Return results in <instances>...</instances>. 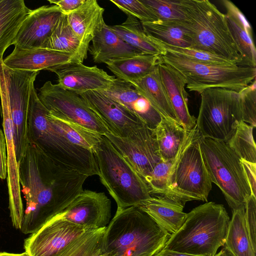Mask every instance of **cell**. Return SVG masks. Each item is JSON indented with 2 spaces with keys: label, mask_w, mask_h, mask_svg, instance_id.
<instances>
[{
  "label": "cell",
  "mask_w": 256,
  "mask_h": 256,
  "mask_svg": "<svg viewBox=\"0 0 256 256\" xmlns=\"http://www.w3.org/2000/svg\"><path fill=\"white\" fill-rule=\"evenodd\" d=\"M18 164L26 202L20 229L24 234L34 233L62 212L83 190L88 177L56 163L30 142Z\"/></svg>",
  "instance_id": "1"
},
{
  "label": "cell",
  "mask_w": 256,
  "mask_h": 256,
  "mask_svg": "<svg viewBox=\"0 0 256 256\" xmlns=\"http://www.w3.org/2000/svg\"><path fill=\"white\" fill-rule=\"evenodd\" d=\"M170 235L138 205L116 211L106 226L104 246L107 256H154Z\"/></svg>",
  "instance_id": "2"
},
{
  "label": "cell",
  "mask_w": 256,
  "mask_h": 256,
  "mask_svg": "<svg viewBox=\"0 0 256 256\" xmlns=\"http://www.w3.org/2000/svg\"><path fill=\"white\" fill-rule=\"evenodd\" d=\"M230 222L223 205L206 202L186 214L182 226L170 236L163 248L198 256H214L225 243Z\"/></svg>",
  "instance_id": "3"
},
{
  "label": "cell",
  "mask_w": 256,
  "mask_h": 256,
  "mask_svg": "<svg viewBox=\"0 0 256 256\" xmlns=\"http://www.w3.org/2000/svg\"><path fill=\"white\" fill-rule=\"evenodd\" d=\"M28 137L29 142L56 163L88 176L98 175L94 153L71 144L56 128L34 86L29 103Z\"/></svg>",
  "instance_id": "4"
},
{
  "label": "cell",
  "mask_w": 256,
  "mask_h": 256,
  "mask_svg": "<svg viewBox=\"0 0 256 256\" xmlns=\"http://www.w3.org/2000/svg\"><path fill=\"white\" fill-rule=\"evenodd\" d=\"M186 20L182 23L192 40L191 48L244 65L225 14L208 0H180Z\"/></svg>",
  "instance_id": "5"
},
{
  "label": "cell",
  "mask_w": 256,
  "mask_h": 256,
  "mask_svg": "<svg viewBox=\"0 0 256 256\" xmlns=\"http://www.w3.org/2000/svg\"><path fill=\"white\" fill-rule=\"evenodd\" d=\"M196 124L187 130L170 171L168 199L183 206L187 202H207L212 182L201 152Z\"/></svg>",
  "instance_id": "6"
},
{
  "label": "cell",
  "mask_w": 256,
  "mask_h": 256,
  "mask_svg": "<svg viewBox=\"0 0 256 256\" xmlns=\"http://www.w3.org/2000/svg\"><path fill=\"white\" fill-rule=\"evenodd\" d=\"M101 183L114 200L116 211L150 198L148 186L127 160L104 134L94 152Z\"/></svg>",
  "instance_id": "7"
},
{
  "label": "cell",
  "mask_w": 256,
  "mask_h": 256,
  "mask_svg": "<svg viewBox=\"0 0 256 256\" xmlns=\"http://www.w3.org/2000/svg\"><path fill=\"white\" fill-rule=\"evenodd\" d=\"M200 145L212 182L221 190L232 210L244 208L252 194L240 158L226 141L201 136Z\"/></svg>",
  "instance_id": "8"
},
{
  "label": "cell",
  "mask_w": 256,
  "mask_h": 256,
  "mask_svg": "<svg viewBox=\"0 0 256 256\" xmlns=\"http://www.w3.org/2000/svg\"><path fill=\"white\" fill-rule=\"evenodd\" d=\"M162 58L163 62L184 78L190 91L200 93L208 88H218L240 92L256 80V68L199 63L165 51Z\"/></svg>",
  "instance_id": "9"
},
{
  "label": "cell",
  "mask_w": 256,
  "mask_h": 256,
  "mask_svg": "<svg viewBox=\"0 0 256 256\" xmlns=\"http://www.w3.org/2000/svg\"><path fill=\"white\" fill-rule=\"evenodd\" d=\"M196 120L202 137L228 142L242 120L239 92L223 88H210L200 93Z\"/></svg>",
  "instance_id": "10"
},
{
  "label": "cell",
  "mask_w": 256,
  "mask_h": 256,
  "mask_svg": "<svg viewBox=\"0 0 256 256\" xmlns=\"http://www.w3.org/2000/svg\"><path fill=\"white\" fill-rule=\"evenodd\" d=\"M0 70L6 83L13 124L18 163L28 144V114L31 92L40 72L11 69L2 62Z\"/></svg>",
  "instance_id": "11"
},
{
  "label": "cell",
  "mask_w": 256,
  "mask_h": 256,
  "mask_svg": "<svg viewBox=\"0 0 256 256\" xmlns=\"http://www.w3.org/2000/svg\"><path fill=\"white\" fill-rule=\"evenodd\" d=\"M38 96L50 114L66 118L101 135L109 132L79 94L47 81L39 89Z\"/></svg>",
  "instance_id": "12"
},
{
  "label": "cell",
  "mask_w": 256,
  "mask_h": 256,
  "mask_svg": "<svg viewBox=\"0 0 256 256\" xmlns=\"http://www.w3.org/2000/svg\"><path fill=\"white\" fill-rule=\"evenodd\" d=\"M104 135L143 179L160 161L154 130L146 124L137 128L126 137L110 132Z\"/></svg>",
  "instance_id": "13"
},
{
  "label": "cell",
  "mask_w": 256,
  "mask_h": 256,
  "mask_svg": "<svg viewBox=\"0 0 256 256\" xmlns=\"http://www.w3.org/2000/svg\"><path fill=\"white\" fill-rule=\"evenodd\" d=\"M0 98L3 132L7 152V182L9 198V210L12 226H20L24 214L19 182L18 164L16 160L14 132L6 83L0 70Z\"/></svg>",
  "instance_id": "14"
},
{
  "label": "cell",
  "mask_w": 256,
  "mask_h": 256,
  "mask_svg": "<svg viewBox=\"0 0 256 256\" xmlns=\"http://www.w3.org/2000/svg\"><path fill=\"white\" fill-rule=\"evenodd\" d=\"M91 230L54 218L25 239L24 248L30 256H55L72 241Z\"/></svg>",
  "instance_id": "15"
},
{
  "label": "cell",
  "mask_w": 256,
  "mask_h": 256,
  "mask_svg": "<svg viewBox=\"0 0 256 256\" xmlns=\"http://www.w3.org/2000/svg\"><path fill=\"white\" fill-rule=\"evenodd\" d=\"M54 218L92 230L104 228L110 222L111 201L104 192L83 190Z\"/></svg>",
  "instance_id": "16"
},
{
  "label": "cell",
  "mask_w": 256,
  "mask_h": 256,
  "mask_svg": "<svg viewBox=\"0 0 256 256\" xmlns=\"http://www.w3.org/2000/svg\"><path fill=\"white\" fill-rule=\"evenodd\" d=\"M112 134L126 137L137 128L146 124L140 118L100 91L79 94Z\"/></svg>",
  "instance_id": "17"
},
{
  "label": "cell",
  "mask_w": 256,
  "mask_h": 256,
  "mask_svg": "<svg viewBox=\"0 0 256 256\" xmlns=\"http://www.w3.org/2000/svg\"><path fill=\"white\" fill-rule=\"evenodd\" d=\"M58 78V84L78 94L87 92L108 89L116 79L96 66H88L80 62H70L50 68Z\"/></svg>",
  "instance_id": "18"
},
{
  "label": "cell",
  "mask_w": 256,
  "mask_h": 256,
  "mask_svg": "<svg viewBox=\"0 0 256 256\" xmlns=\"http://www.w3.org/2000/svg\"><path fill=\"white\" fill-rule=\"evenodd\" d=\"M62 14L55 4L31 10L22 24L12 44L24 50L42 48Z\"/></svg>",
  "instance_id": "19"
},
{
  "label": "cell",
  "mask_w": 256,
  "mask_h": 256,
  "mask_svg": "<svg viewBox=\"0 0 256 256\" xmlns=\"http://www.w3.org/2000/svg\"><path fill=\"white\" fill-rule=\"evenodd\" d=\"M2 62L11 69L34 72L48 70L70 62H80L72 54L44 48L24 50L16 47Z\"/></svg>",
  "instance_id": "20"
},
{
  "label": "cell",
  "mask_w": 256,
  "mask_h": 256,
  "mask_svg": "<svg viewBox=\"0 0 256 256\" xmlns=\"http://www.w3.org/2000/svg\"><path fill=\"white\" fill-rule=\"evenodd\" d=\"M100 92L138 116L152 130L161 120L160 115L148 100L128 82L116 78L108 89Z\"/></svg>",
  "instance_id": "21"
},
{
  "label": "cell",
  "mask_w": 256,
  "mask_h": 256,
  "mask_svg": "<svg viewBox=\"0 0 256 256\" xmlns=\"http://www.w3.org/2000/svg\"><path fill=\"white\" fill-rule=\"evenodd\" d=\"M158 73L178 122L186 130L196 124V118L191 115L188 104L184 78L176 69L163 62L158 66Z\"/></svg>",
  "instance_id": "22"
},
{
  "label": "cell",
  "mask_w": 256,
  "mask_h": 256,
  "mask_svg": "<svg viewBox=\"0 0 256 256\" xmlns=\"http://www.w3.org/2000/svg\"><path fill=\"white\" fill-rule=\"evenodd\" d=\"M92 42L88 50L96 63L105 64L110 60L144 54L125 42L105 22Z\"/></svg>",
  "instance_id": "23"
},
{
  "label": "cell",
  "mask_w": 256,
  "mask_h": 256,
  "mask_svg": "<svg viewBox=\"0 0 256 256\" xmlns=\"http://www.w3.org/2000/svg\"><path fill=\"white\" fill-rule=\"evenodd\" d=\"M222 2L226 10L228 26L242 56L244 65L256 68V48L250 24L234 3L228 0Z\"/></svg>",
  "instance_id": "24"
},
{
  "label": "cell",
  "mask_w": 256,
  "mask_h": 256,
  "mask_svg": "<svg viewBox=\"0 0 256 256\" xmlns=\"http://www.w3.org/2000/svg\"><path fill=\"white\" fill-rule=\"evenodd\" d=\"M138 206L170 236L180 228L186 216L184 206L159 196H151Z\"/></svg>",
  "instance_id": "25"
},
{
  "label": "cell",
  "mask_w": 256,
  "mask_h": 256,
  "mask_svg": "<svg viewBox=\"0 0 256 256\" xmlns=\"http://www.w3.org/2000/svg\"><path fill=\"white\" fill-rule=\"evenodd\" d=\"M104 10L96 0H86L77 9L67 15L72 28L88 48L96 32L105 22Z\"/></svg>",
  "instance_id": "26"
},
{
  "label": "cell",
  "mask_w": 256,
  "mask_h": 256,
  "mask_svg": "<svg viewBox=\"0 0 256 256\" xmlns=\"http://www.w3.org/2000/svg\"><path fill=\"white\" fill-rule=\"evenodd\" d=\"M30 11L23 0H0V64L5 50L13 44L22 24Z\"/></svg>",
  "instance_id": "27"
},
{
  "label": "cell",
  "mask_w": 256,
  "mask_h": 256,
  "mask_svg": "<svg viewBox=\"0 0 256 256\" xmlns=\"http://www.w3.org/2000/svg\"><path fill=\"white\" fill-rule=\"evenodd\" d=\"M162 62L160 54H142L105 64L117 78L131 82L150 74Z\"/></svg>",
  "instance_id": "28"
},
{
  "label": "cell",
  "mask_w": 256,
  "mask_h": 256,
  "mask_svg": "<svg viewBox=\"0 0 256 256\" xmlns=\"http://www.w3.org/2000/svg\"><path fill=\"white\" fill-rule=\"evenodd\" d=\"M128 82L148 100L161 116L178 121L160 79L158 66L144 77Z\"/></svg>",
  "instance_id": "29"
},
{
  "label": "cell",
  "mask_w": 256,
  "mask_h": 256,
  "mask_svg": "<svg viewBox=\"0 0 256 256\" xmlns=\"http://www.w3.org/2000/svg\"><path fill=\"white\" fill-rule=\"evenodd\" d=\"M186 131L178 121L161 116L160 122L154 130L161 161L170 162L174 159Z\"/></svg>",
  "instance_id": "30"
},
{
  "label": "cell",
  "mask_w": 256,
  "mask_h": 256,
  "mask_svg": "<svg viewBox=\"0 0 256 256\" xmlns=\"http://www.w3.org/2000/svg\"><path fill=\"white\" fill-rule=\"evenodd\" d=\"M42 48L73 54L81 63L86 58L88 50L72 28L67 15L63 14Z\"/></svg>",
  "instance_id": "31"
},
{
  "label": "cell",
  "mask_w": 256,
  "mask_h": 256,
  "mask_svg": "<svg viewBox=\"0 0 256 256\" xmlns=\"http://www.w3.org/2000/svg\"><path fill=\"white\" fill-rule=\"evenodd\" d=\"M110 28L125 42L144 54H162L161 47L144 31L141 22L128 16L121 24L109 26Z\"/></svg>",
  "instance_id": "32"
},
{
  "label": "cell",
  "mask_w": 256,
  "mask_h": 256,
  "mask_svg": "<svg viewBox=\"0 0 256 256\" xmlns=\"http://www.w3.org/2000/svg\"><path fill=\"white\" fill-rule=\"evenodd\" d=\"M141 23L144 32L154 40L177 47L192 48V40L182 21Z\"/></svg>",
  "instance_id": "33"
},
{
  "label": "cell",
  "mask_w": 256,
  "mask_h": 256,
  "mask_svg": "<svg viewBox=\"0 0 256 256\" xmlns=\"http://www.w3.org/2000/svg\"><path fill=\"white\" fill-rule=\"evenodd\" d=\"M232 211L224 245L234 256H256L245 220V208Z\"/></svg>",
  "instance_id": "34"
},
{
  "label": "cell",
  "mask_w": 256,
  "mask_h": 256,
  "mask_svg": "<svg viewBox=\"0 0 256 256\" xmlns=\"http://www.w3.org/2000/svg\"><path fill=\"white\" fill-rule=\"evenodd\" d=\"M50 120L71 144L94 152L101 140L102 135L66 118L52 116L48 110Z\"/></svg>",
  "instance_id": "35"
},
{
  "label": "cell",
  "mask_w": 256,
  "mask_h": 256,
  "mask_svg": "<svg viewBox=\"0 0 256 256\" xmlns=\"http://www.w3.org/2000/svg\"><path fill=\"white\" fill-rule=\"evenodd\" d=\"M106 227L88 231L55 256H107L104 240Z\"/></svg>",
  "instance_id": "36"
},
{
  "label": "cell",
  "mask_w": 256,
  "mask_h": 256,
  "mask_svg": "<svg viewBox=\"0 0 256 256\" xmlns=\"http://www.w3.org/2000/svg\"><path fill=\"white\" fill-rule=\"evenodd\" d=\"M254 128L248 124L240 121L227 142L240 159L256 163V146L253 135Z\"/></svg>",
  "instance_id": "37"
},
{
  "label": "cell",
  "mask_w": 256,
  "mask_h": 256,
  "mask_svg": "<svg viewBox=\"0 0 256 256\" xmlns=\"http://www.w3.org/2000/svg\"><path fill=\"white\" fill-rule=\"evenodd\" d=\"M154 40L165 52L181 56L193 62L202 64L221 65L236 64L234 62L209 52L191 48L177 47L164 44L156 40Z\"/></svg>",
  "instance_id": "38"
},
{
  "label": "cell",
  "mask_w": 256,
  "mask_h": 256,
  "mask_svg": "<svg viewBox=\"0 0 256 256\" xmlns=\"http://www.w3.org/2000/svg\"><path fill=\"white\" fill-rule=\"evenodd\" d=\"M172 161L160 160L152 172L144 178L151 196L168 198L170 193L168 176Z\"/></svg>",
  "instance_id": "39"
},
{
  "label": "cell",
  "mask_w": 256,
  "mask_h": 256,
  "mask_svg": "<svg viewBox=\"0 0 256 256\" xmlns=\"http://www.w3.org/2000/svg\"><path fill=\"white\" fill-rule=\"evenodd\" d=\"M158 18L164 22L185 20L180 6V0H140Z\"/></svg>",
  "instance_id": "40"
},
{
  "label": "cell",
  "mask_w": 256,
  "mask_h": 256,
  "mask_svg": "<svg viewBox=\"0 0 256 256\" xmlns=\"http://www.w3.org/2000/svg\"><path fill=\"white\" fill-rule=\"evenodd\" d=\"M256 81L239 92L241 98L242 120L254 128L256 126Z\"/></svg>",
  "instance_id": "41"
},
{
  "label": "cell",
  "mask_w": 256,
  "mask_h": 256,
  "mask_svg": "<svg viewBox=\"0 0 256 256\" xmlns=\"http://www.w3.org/2000/svg\"><path fill=\"white\" fill-rule=\"evenodd\" d=\"M120 10L138 20L140 22H152L158 20L156 16L140 0H110Z\"/></svg>",
  "instance_id": "42"
},
{
  "label": "cell",
  "mask_w": 256,
  "mask_h": 256,
  "mask_svg": "<svg viewBox=\"0 0 256 256\" xmlns=\"http://www.w3.org/2000/svg\"><path fill=\"white\" fill-rule=\"evenodd\" d=\"M245 220L249 236L256 250V197L250 195L245 203Z\"/></svg>",
  "instance_id": "43"
},
{
  "label": "cell",
  "mask_w": 256,
  "mask_h": 256,
  "mask_svg": "<svg viewBox=\"0 0 256 256\" xmlns=\"http://www.w3.org/2000/svg\"><path fill=\"white\" fill-rule=\"evenodd\" d=\"M252 194L256 197V163H252L240 159Z\"/></svg>",
  "instance_id": "44"
},
{
  "label": "cell",
  "mask_w": 256,
  "mask_h": 256,
  "mask_svg": "<svg viewBox=\"0 0 256 256\" xmlns=\"http://www.w3.org/2000/svg\"><path fill=\"white\" fill-rule=\"evenodd\" d=\"M50 4L56 5L62 14L68 15L77 9L86 0H48Z\"/></svg>",
  "instance_id": "45"
},
{
  "label": "cell",
  "mask_w": 256,
  "mask_h": 256,
  "mask_svg": "<svg viewBox=\"0 0 256 256\" xmlns=\"http://www.w3.org/2000/svg\"><path fill=\"white\" fill-rule=\"evenodd\" d=\"M7 177V152L5 136L0 128V178Z\"/></svg>",
  "instance_id": "46"
},
{
  "label": "cell",
  "mask_w": 256,
  "mask_h": 256,
  "mask_svg": "<svg viewBox=\"0 0 256 256\" xmlns=\"http://www.w3.org/2000/svg\"><path fill=\"white\" fill-rule=\"evenodd\" d=\"M154 256H198L185 253L174 252L168 250L162 249Z\"/></svg>",
  "instance_id": "47"
},
{
  "label": "cell",
  "mask_w": 256,
  "mask_h": 256,
  "mask_svg": "<svg viewBox=\"0 0 256 256\" xmlns=\"http://www.w3.org/2000/svg\"><path fill=\"white\" fill-rule=\"evenodd\" d=\"M214 256H234V255L224 246H223L222 249Z\"/></svg>",
  "instance_id": "48"
},
{
  "label": "cell",
  "mask_w": 256,
  "mask_h": 256,
  "mask_svg": "<svg viewBox=\"0 0 256 256\" xmlns=\"http://www.w3.org/2000/svg\"><path fill=\"white\" fill-rule=\"evenodd\" d=\"M0 256H30V255L26 252L22 254H12L6 252H0Z\"/></svg>",
  "instance_id": "49"
}]
</instances>
